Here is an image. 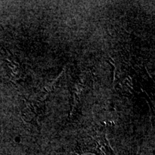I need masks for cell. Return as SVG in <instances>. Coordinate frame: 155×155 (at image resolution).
Returning a JSON list of instances; mask_svg holds the SVG:
<instances>
[{"instance_id": "6da1fadb", "label": "cell", "mask_w": 155, "mask_h": 155, "mask_svg": "<svg viewBox=\"0 0 155 155\" xmlns=\"http://www.w3.org/2000/svg\"><path fill=\"white\" fill-rule=\"evenodd\" d=\"M75 153L82 155L92 153L96 155H114L106 137L104 129H98L88 134L78 141Z\"/></svg>"}, {"instance_id": "7a4b0ae2", "label": "cell", "mask_w": 155, "mask_h": 155, "mask_svg": "<svg viewBox=\"0 0 155 155\" xmlns=\"http://www.w3.org/2000/svg\"><path fill=\"white\" fill-rule=\"evenodd\" d=\"M37 116L38 114H37L33 106L30 104H28L26 108L22 111V116L24 117L25 121L36 124Z\"/></svg>"}]
</instances>
